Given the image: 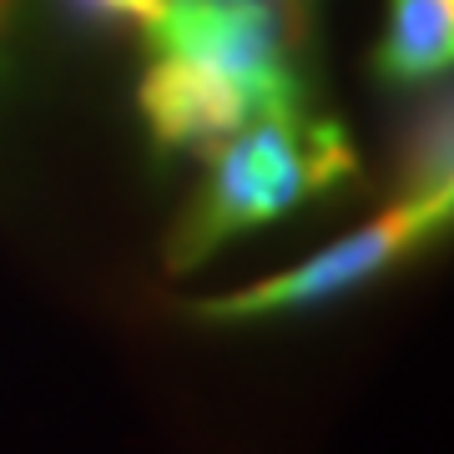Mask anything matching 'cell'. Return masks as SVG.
<instances>
[{
    "instance_id": "obj_1",
    "label": "cell",
    "mask_w": 454,
    "mask_h": 454,
    "mask_svg": "<svg viewBox=\"0 0 454 454\" xmlns=\"http://www.w3.org/2000/svg\"><path fill=\"white\" fill-rule=\"evenodd\" d=\"M354 177L358 152L339 116H309V106L262 116L207 157V177L167 232V273H197L227 243L343 192Z\"/></svg>"
},
{
    "instance_id": "obj_2",
    "label": "cell",
    "mask_w": 454,
    "mask_h": 454,
    "mask_svg": "<svg viewBox=\"0 0 454 454\" xmlns=\"http://www.w3.org/2000/svg\"><path fill=\"white\" fill-rule=\"evenodd\" d=\"M450 217H454V197H399L389 212H379L373 223H364L339 243H328L324 253L303 258L288 273L187 303V318L232 328V324H273V318H293V313L333 309L343 298L373 288L379 278L399 273L409 258H419L434 238L450 232Z\"/></svg>"
},
{
    "instance_id": "obj_3",
    "label": "cell",
    "mask_w": 454,
    "mask_h": 454,
    "mask_svg": "<svg viewBox=\"0 0 454 454\" xmlns=\"http://www.w3.org/2000/svg\"><path fill=\"white\" fill-rule=\"evenodd\" d=\"M288 106H309L298 91L243 82L223 66L192 61L177 51H152V61L137 86V112L162 157H202L207 162L217 146H227L238 131Z\"/></svg>"
},
{
    "instance_id": "obj_4",
    "label": "cell",
    "mask_w": 454,
    "mask_h": 454,
    "mask_svg": "<svg viewBox=\"0 0 454 454\" xmlns=\"http://www.w3.org/2000/svg\"><path fill=\"white\" fill-rule=\"evenodd\" d=\"M454 61V0H389L384 35L373 46V76L384 86H429Z\"/></svg>"
},
{
    "instance_id": "obj_5",
    "label": "cell",
    "mask_w": 454,
    "mask_h": 454,
    "mask_svg": "<svg viewBox=\"0 0 454 454\" xmlns=\"http://www.w3.org/2000/svg\"><path fill=\"white\" fill-rule=\"evenodd\" d=\"M394 172L399 197H454V101L444 76L419 86V101L409 106L399 131Z\"/></svg>"
},
{
    "instance_id": "obj_6",
    "label": "cell",
    "mask_w": 454,
    "mask_h": 454,
    "mask_svg": "<svg viewBox=\"0 0 454 454\" xmlns=\"http://www.w3.org/2000/svg\"><path fill=\"white\" fill-rule=\"evenodd\" d=\"M35 46V0H0V112L20 97L31 76Z\"/></svg>"
},
{
    "instance_id": "obj_7",
    "label": "cell",
    "mask_w": 454,
    "mask_h": 454,
    "mask_svg": "<svg viewBox=\"0 0 454 454\" xmlns=\"http://www.w3.org/2000/svg\"><path fill=\"white\" fill-rule=\"evenodd\" d=\"M61 16L86 35H146L162 0H56Z\"/></svg>"
},
{
    "instance_id": "obj_8",
    "label": "cell",
    "mask_w": 454,
    "mask_h": 454,
    "mask_svg": "<svg viewBox=\"0 0 454 454\" xmlns=\"http://www.w3.org/2000/svg\"><path fill=\"white\" fill-rule=\"evenodd\" d=\"M247 5H262L268 16H278V26L288 31L293 51L303 56V46H309V35H313V0H247Z\"/></svg>"
}]
</instances>
